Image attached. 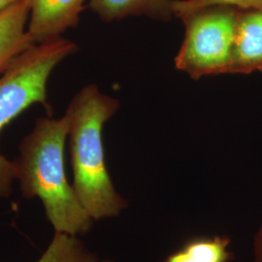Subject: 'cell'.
<instances>
[{
    "instance_id": "obj_4",
    "label": "cell",
    "mask_w": 262,
    "mask_h": 262,
    "mask_svg": "<svg viewBox=\"0 0 262 262\" xmlns=\"http://www.w3.org/2000/svg\"><path fill=\"white\" fill-rule=\"evenodd\" d=\"M239 12L234 7L213 6L182 19L186 36L175 57L176 68L193 79L226 74Z\"/></svg>"
},
{
    "instance_id": "obj_7",
    "label": "cell",
    "mask_w": 262,
    "mask_h": 262,
    "mask_svg": "<svg viewBox=\"0 0 262 262\" xmlns=\"http://www.w3.org/2000/svg\"><path fill=\"white\" fill-rule=\"evenodd\" d=\"M29 0H19L0 12V75L35 44L28 36Z\"/></svg>"
},
{
    "instance_id": "obj_6",
    "label": "cell",
    "mask_w": 262,
    "mask_h": 262,
    "mask_svg": "<svg viewBox=\"0 0 262 262\" xmlns=\"http://www.w3.org/2000/svg\"><path fill=\"white\" fill-rule=\"evenodd\" d=\"M262 71V11L239 12L227 74Z\"/></svg>"
},
{
    "instance_id": "obj_5",
    "label": "cell",
    "mask_w": 262,
    "mask_h": 262,
    "mask_svg": "<svg viewBox=\"0 0 262 262\" xmlns=\"http://www.w3.org/2000/svg\"><path fill=\"white\" fill-rule=\"evenodd\" d=\"M83 4L84 0H29L28 36L35 45L60 37L78 25Z\"/></svg>"
},
{
    "instance_id": "obj_3",
    "label": "cell",
    "mask_w": 262,
    "mask_h": 262,
    "mask_svg": "<svg viewBox=\"0 0 262 262\" xmlns=\"http://www.w3.org/2000/svg\"><path fill=\"white\" fill-rule=\"evenodd\" d=\"M74 42L58 37L29 48L0 75V132L34 104H41L49 114V78L62 60L77 52ZM17 180L15 160L0 152V199L9 197Z\"/></svg>"
},
{
    "instance_id": "obj_11",
    "label": "cell",
    "mask_w": 262,
    "mask_h": 262,
    "mask_svg": "<svg viewBox=\"0 0 262 262\" xmlns=\"http://www.w3.org/2000/svg\"><path fill=\"white\" fill-rule=\"evenodd\" d=\"M213 6H229L241 11H262V0H174L173 15L184 19L188 15Z\"/></svg>"
},
{
    "instance_id": "obj_1",
    "label": "cell",
    "mask_w": 262,
    "mask_h": 262,
    "mask_svg": "<svg viewBox=\"0 0 262 262\" xmlns=\"http://www.w3.org/2000/svg\"><path fill=\"white\" fill-rule=\"evenodd\" d=\"M69 119L41 118L19 144L15 160L23 196L38 198L55 232L86 234L94 221L86 213L66 178L64 148Z\"/></svg>"
},
{
    "instance_id": "obj_13",
    "label": "cell",
    "mask_w": 262,
    "mask_h": 262,
    "mask_svg": "<svg viewBox=\"0 0 262 262\" xmlns=\"http://www.w3.org/2000/svg\"><path fill=\"white\" fill-rule=\"evenodd\" d=\"M17 1H19V0H0V12L8 8L9 6Z\"/></svg>"
},
{
    "instance_id": "obj_10",
    "label": "cell",
    "mask_w": 262,
    "mask_h": 262,
    "mask_svg": "<svg viewBox=\"0 0 262 262\" xmlns=\"http://www.w3.org/2000/svg\"><path fill=\"white\" fill-rule=\"evenodd\" d=\"M36 262H99V259L79 236L55 232L47 250Z\"/></svg>"
},
{
    "instance_id": "obj_2",
    "label": "cell",
    "mask_w": 262,
    "mask_h": 262,
    "mask_svg": "<svg viewBox=\"0 0 262 262\" xmlns=\"http://www.w3.org/2000/svg\"><path fill=\"white\" fill-rule=\"evenodd\" d=\"M119 107L117 99L92 84L76 94L66 113L69 119L72 186L94 222L118 216L127 207L108 173L102 140L104 124Z\"/></svg>"
},
{
    "instance_id": "obj_8",
    "label": "cell",
    "mask_w": 262,
    "mask_h": 262,
    "mask_svg": "<svg viewBox=\"0 0 262 262\" xmlns=\"http://www.w3.org/2000/svg\"><path fill=\"white\" fill-rule=\"evenodd\" d=\"M174 0H90V6L105 20L145 15L151 19L168 20L173 15Z\"/></svg>"
},
{
    "instance_id": "obj_12",
    "label": "cell",
    "mask_w": 262,
    "mask_h": 262,
    "mask_svg": "<svg viewBox=\"0 0 262 262\" xmlns=\"http://www.w3.org/2000/svg\"><path fill=\"white\" fill-rule=\"evenodd\" d=\"M254 262H262V225L254 239Z\"/></svg>"
},
{
    "instance_id": "obj_9",
    "label": "cell",
    "mask_w": 262,
    "mask_h": 262,
    "mask_svg": "<svg viewBox=\"0 0 262 262\" xmlns=\"http://www.w3.org/2000/svg\"><path fill=\"white\" fill-rule=\"evenodd\" d=\"M229 243V238L221 236L196 239L171 254L165 262H227L231 256Z\"/></svg>"
},
{
    "instance_id": "obj_14",
    "label": "cell",
    "mask_w": 262,
    "mask_h": 262,
    "mask_svg": "<svg viewBox=\"0 0 262 262\" xmlns=\"http://www.w3.org/2000/svg\"><path fill=\"white\" fill-rule=\"evenodd\" d=\"M103 262H114V261H111V260H105V261H103Z\"/></svg>"
}]
</instances>
